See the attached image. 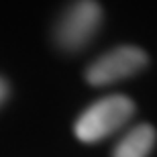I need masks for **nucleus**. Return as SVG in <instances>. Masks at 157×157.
<instances>
[{
	"mask_svg": "<svg viewBox=\"0 0 157 157\" xmlns=\"http://www.w3.org/2000/svg\"><path fill=\"white\" fill-rule=\"evenodd\" d=\"M135 114L133 100L121 94L96 100L78 117L74 133L82 143H98L124 127Z\"/></svg>",
	"mask_w": 157,
	"mask_h": 157,
	"instance_id": "nucleus-1",
	"label": "nucleus"
},
{
	"mask_svg": "<svg viewBox=\"0 0 157 157\" xmlns=\"http://www.w3.org/2000/svg\"><path fill=\"white\" fill-rule=\"evenodd\" d=\"M147 63H149V57L143 49L133 45H122L106 51L94 63L88 65L86 82L90 86H108L118 80L135 76Z\"/></svg>",
	"mask_w": 157,
	"mask_h": 157,
	"instance_id": "nucleus-3",
	"label": "nucleus"
},
{
	"mask_svg": "<svg viewBox=\"0 0 157 157\" xmlns=\"http://www.w3.org/2000/svg\"><path fill=\"white\" fill-rule=\"evenodd\" d=\"M102 25V8L96 0H76L55 27V43L63 51H80L94 39Z\"/></svg>",
	"mask_w": 157,
	"mask_h": 157,
	"instance_id": "nucleus-2",
	"label": "nucleus"
},
{
	"mask_svg": "<svg viewBox=\"0 0 157 157\" xmlns=\"http://www.w3.org/2000/svg\"><path fill=\"white\" fill-rule=\"evenodd\" d=\"M157 133L151 124H137L117 143L112 157H149L155 147Z\"/></svg>",
	"mask_w": 157,
	"mask_h": 157,
	"instance_id": "nucleus-4",
	"label": "nucleus"
},
{
	"mask_svg": "<svg viewBox=\"0 0 157 157\" xmlns=\"http://www.w3.org/2000/svg\"><path fill=\"white\" fill-rule=\"evenodd\" d=\"M6 96H8V84L0 78V106H2V102L6 100Z\"/></svg>",
	"mask_w": 157,
	"mask_h": 157,
	"instance_id": "nucleus-5",
	"label": "nucleus"
}]
</instances>
